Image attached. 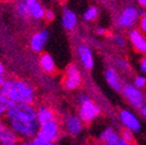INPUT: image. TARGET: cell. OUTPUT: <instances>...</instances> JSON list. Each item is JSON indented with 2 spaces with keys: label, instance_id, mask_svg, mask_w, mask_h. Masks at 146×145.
I'll list each match as a JSON object with an SVG mask.
<instances>
[{
  "label": "cell",
  "instance_id": "52a82bcc",
  "mask_svg": "<svg viewBox=\"0 0 146 145\" xmlns=\"http://www.w3.org/2000/svg\"><path fill=\"white\" fill-rule=\"evenodd\" d=\"M82 82V78L80 74V71L76 64H70L65 71L64 84L67 89H77L80 87Z\"/></svg>",
  "mask_w": 146,
  "mask_h": 145
},
{
  "label": "cell",
  "instance_id": "8d00e7d4",
  "mask_svg": "<svg viewBox=\"0 0 146 145\" xmlns=\"http://www.w3.org/2000/svg\"><path fill=\"white\" fill-rule=\"evenodd\" d=\"M20 145H33V144H31V142H29V140H26V142H22Z\"/></svg>",
  "mask_w": 146,
  "mask_h": 145
},
{
  "label": "cell",
  "instance_id": "836d02e7",
  "mask_svg": "<svg viewBox=\"0 0 146 145\" xmlns=\"http://www.w3.org/2000/svg\"><path fill=\"white\" fill-rule=\"evenodd\" d=\"M4 72H5V67H4L3 63L0 62V77H3V76H4Z\"/></svg>",
  "mask_w": 146,
  "mask_h": 145
},
{
  "label": "cell",
  "instance_id": "d4e9b609",
  "mask_svg": "<svg viewBox=\"0 0 146 145\" xmlns=\"http://www.w3.org/2000/svg\"><path fill=\"white\" fill-rule=\"evenodd\" d=\"M122 139H124L125 142H127L129 144H131L132 142H133V137H132V132L131 131H129V130H123V134H122V137H121Z\"/></svg>",
  "mask_w": 146,
  "mask_h": 145
},
{
  "label": "cell",
  "instance_id": "8992f818",
  "mask_svg": "<svg viewBox=\"0 0 146 145\" xmlns=\"http://www.w3.org/2000/svg\"><path fill=\"white\" fill-rule=\"evenodd\" d=\"M122 93H123L124 98L129 101V103L133 108H136V109H141V107L144 106L145 98H144V94L141 93L140 89L136 88L131 84H126L123 87Z\"/></svg>",
  "mask_w": 146,
  "mask_h": 145
},
{
  "label": "cell",
  "instance_id": "f546056e",
  "mask_svg": "<svg viewBox=\"0 0 146 145\" xmlns=\"http://www.w3.org/2000/svg\"><path fill=\"white\" fill-rule=\"evenodd\" d=\"M117 65H118L123 71L129 70V64H127L126 62H124V61H117Z\"/></svg>",
  "mask_w": 146,
  "mask_h": 145
},
{
  "label": "cell",
  "instance_id": "ba28073f",
  "mask_svg": "<svg viewBox=\"0 0 146 145\" xmlns=\"http://www.w3.org/2000/svg\"><path fill=\"white\" fill-rule=\"evenodd\" d=\"M119 120H121L122 124L125 126L126 130H129L131 132H139L141 130L140 121L130 110H126V109L121 110L119 112Z\"/></svg>",
  "mask_w": 146,
  "mask_h": 145
},
{
  "label": "cell",
  "instance_id": "44dd1931",
  "mask_svg": "<svg viewBox=\"0 0 146 145\" xmlns=\"http://www.w3.org/2000/svg\"><path fill=\"white\" fill-rule=\"evenodd\" d=\"M12 104H13V102H11L6 96H4V95L0 96V117L6 115V113L8 112Z\"/></svg>",
  "mask_w": 146,
  "mask_h": 145
},
{
  "label": "cell",
  "instance_id": "e0dca14e",
  "mask_svg": "<svg viewBox=\"0 0 146 145\" xmlns=\"http://www.w3.org/2000/svg\"><path fill=\"white\" fill-rule=\"evenodd\" d=\"M100 139L103 142L104 145H119L121 143V137L116 134V131L111 126H108L101 132Z\"/></svg>",
  "mask_w": 146,
  "mask_h": 145
},
{
  "label": "cell",
  "instance_id": "4316f807",
  "mask_svg": "<svg viewBox=\"0 0 146 145\" xmlns=\"http://www.w3.org/2000/svg\"><path fill=\"white\" fill-rule=\"evenodd\" d=\"M139 71L143 74H146V56L139 61Z\"/></svg>",
  "mask_w": 146,
  "mask_h": 145
},
{
  "label": "cell",
  "instance_id": "5b68a950",
  "mask_svg": "<svg viewBox=\"0 0 146 145\" xmlns=\"http://www.w3.org/2000/svg\"><path fill=\"white\" fill-rule=\"evenodd\" d=\"M60 135V125L58 123V121H52L45 124L40 125L38 132L36 135V137L40 138L41 140L45 142V143H54Z\"/></svg>",
  "mask_w": 146,
  "mask_h": 145
},
{
  "label": "cell",
  "instance_id": "7402d4cb",
  "mask_svg": "<svg viewBox=\"0 0 146 145\" xmlns=\"http://www.w3.org/2000/svg\"><path fill=\"white\" fill-rule=\"evenodd\" d=\"M15 11H16V14L19 16H21V17H28L29 16L26 1H19L17 3L16 7H15Z\"/></svg>",
  "mask_w": 146,
  "mask_h": 145
},
{
  "label": "cell",
  "instance_id": "3957f363",
  "mask_svg": "<svg viewBox=\"0 0 146 145\" xmlns=\"http://www.w3.org/2000/svg\"><path fill=\"white\" fill-rule=\"evenodd\" d=\"M78 102L80 104L78 116L84 123H90L100 115L101 113L100 107L87 94L80 93L78 96Z\"/></svg>",
  "mask_w": 146,
  "mask_h": 145
},
{
  "label": "cell",
  "instance_id": "2e32d148",
  "mask_svg": "<svg viewBox=\"0 0 146 145\" xmlns=\"http://www.w3.org/2000/svg\"><path fill=\"white\" fill-rule=\"evenodd\" d=\"M78 16L70 8H65L62 15V25L66 30H73L77 27Z\"/></svg>",
  "mask_w": 146,
  "mask_h": 145
},
{
  "label": "cell",
  "instance_id": "4fadbf2b",
  "mask_svg": "<svg viewBox=\"0 0 146 145\" xmlns=\"http://www.w3.org/2000/svg\"><path fill=\"white\" fill-rule=\"evenodd\" d=\"M78 55L82 63V65L87 70H92L94 66V58H93V52L87 45L80 44L78 47Z\"/></svg>",
  "mask_w": 146,
  "mask_h": 145
},
{
  "label": "cell",
  "instance_id": "603a6c76",
  "mask_svg": "<svg viewBox=\"0 0 146 145\" xmlns=\"http://www.w3.org/2000/svg\"><path fill=\"white\" fill-rule=\"evenodd\" d=\"M136 88L138 89H143L144 87H146V77L144 76H137L135 78V85Z\"/></svg>",
  "mask_w": 146,
  "mask_h": 145
},
{
  "label": "cell",
  "instance_id": "cb8c5ba5",
  "mask_svg": "<svg viewBox=\"0 0 146 145\" xmlns=\"http://www.w3.org/2000/svg\"><path fill=\"white\" fill-rule=\"evenodd\" d=\"M114 42H115V44H116L117 47H119V48H124V47H125V44H126V41H125V39H124V36H123V35H121V34L115 35V37H114Z\"/></svg>",
  "mask_w": 146,
  "mask_h": 145
},
{
  "label": "cell",
  "instance_id": "6da1fadb",
  "mask_svg": "<svg viewBox=\"0 0 146 145\" xmlns=\"http://www.w3.org/2000/svg\"><path fill=\"white\" fill-rule=\"evenodd\" d=\"M6 124L23 138H35L40 129L37 113L33 104L13 103L5 115Z\"/></svg>",
  "mask_w": 146,
  "mask_h": 145
},
{
  "label": "cell",
  "instance_id": "f1b7e54d",
  "mask_svg": "<svg viewBox=\"0 0 146 145\" xmlns=\"http://www.w3.org/2000/svg\"><path fill=\"white\" fill-rule=\"evenodd\" d=\"M31 144L33 145H56V144H52V143H45V142H43V140H41L40 138H37V137H35V138H33V140H31Z\"/></svg>",
  "mask_w": 146,
  "mask_h": 145
},
{
  "label": "cell",
  "instance_id": "484cf974",
  "mask_svg": "<svg viewBox=\"0 0 146 145\" xmlns=\"http://www.w3.org/2000/svg\"><path fill=\"white\" fill-rule=\"evenodd\" d=\"M44 19L48 22H51L54 19V12L51 9H45V14H44Z\"/></svg>",
  "mask_w": 146,
  "mask_h": 145
},
{
  "label": "cell",
  "instance_id": "9c48e42d",
  "mask_svg": "<svg viewBox=\"0 0 146 145\" xmlns=\"http://www.w3.org/2000/svg\"><path fill=\"white\" fill-rule=\"evenodd\" d=\"M19 136H17L6 122L0 121V145H17Z\"/></svg>",
  "mask_w": 146,
  "mask_h": 145
},
{
  "label": "cell",
  "instance_id": "7a4b0ae2",
  "mask_svg": "<svg viewBox=\"0 0 146 145\" xmlns=\"http://www.w3.org/2000/svg\"><path fill=\"white\" fill-rule=\"evenodd\" d=\"M3 94L13 103L33 104L35 101V88L26 80H6L3 88Z\"/></svg>",
  "mask_w": 146,
  "mask_h": 145
},
{
  "label": "cell",
  "instance_id": "7c38bea8",
  "mask_svg": "<svg viewBox=\"0 0 146 145\" xmlns=\"http://www.w3.org/2000/svg\"><path fill=\"white\" fill-rule=\"evenodd\" d=\"M49 40V31L43 29L40 30L37 33H35L31 36V40H30V47L33 49V51L35 52H42L44 45L46 44Z\"/></svg>",
  "mask_w": 146,
  "mask_h": 145
},
{
  "label": "cell",
  "instance_id": "4dcf8cb0",
  "mask_svg": "<svg viewBox=\"0 0 146 145\" xmlns=\"http://www.w3.org/2000/svg\"><path fill=\"white\" fill-rule=\"evenodd\" d=\"M5 82H6V79H5L4 77H0V96L4 95V94H3V88H4V86H5Z\"/></svg>",
  "mask_w": 146,
  "mask_h": 145
},
{
  "label": "cell",
  "instance_id": "d590c367",
  "mask_svg": "<svg viewBox=\"0 0 146 145\" xmlns=\"http://www.w3.org/2000/svg\"><path fill=\"white\" fill-rule=\"evenodd\" d=\"M119 145H131V144H129L127 142H125L124 139H122V138H121V143H119Z\"/></svg>",
  "mask_w": 146,
  "mask_h": 145
},
{
  "label": "cell",
  "instance_id": "ffe728a7",
  "mask_svg": "<svg viewBox=\"0 0 146 145\" xmlns=\"http://www.w3.org/2000/svg\"><path fill=\"white\" fill-rule=\"evenodd\" d=\"M98 14H99V9L95 6H90L85 11L82 17L85 21H93L94 19H96Z\"/></svg>",
  "mask_w": 146,
  "mask_h": 145
},
{
  "label": "cell",
  "instance_id": "e575fe53",
  "mask_svg": "<svg viewBox=\"0 0 146 145\" xmlns=\"http://www.w3.org/2000/svg\"><path fill=\"white\" fill-rule=\"evenodd\" d=\"M98 34H99V35H103V34H106V29H104V28H100V29H98Z\"/></svg>",
  "mask_w": 146,
  "mask_h": 145
},
{
  "label": "cell",
  "instance_id": "d6a6232c",
  "mask_svg": "<svg viewBox=\"0 0 146 145\" xmlns=\"http://www.w3.org/2000/svg\"><path fill=\"white\" fill-rule=\"evenodd\" d=\"M138 5L141 6V8H146V0H139Z\"/></svg>",
  "mask_w": 146,
  "mask_h": 145
},
{
  "label": "cell",
  "instance_id": "d6986e66",
  "mask_svg": "<svg viewBox=\"0 0 146 145\" xmlns=\"http://www.w3.org/2000/svg\"><path fill=\"white\" fill-rule=\"evenodd\" d=\"M40 65L41 67L48 72V73H53L54 70H56V64H54V61L52 58V56L50 53H42L41 57H40Z\"/></svg>",
  "mask_w": 146,
  "mask_h": 145
},
{
  "label": "cell",
  "instance_id": "8fae6325",
  "mask_svg": "<svg viewBox=\"0 0 146 145\" xmlns=\"http://www.w3.org/2000/svg\"><path fill=\"white\" fill-rule=\"evenodd\" d=\"M104 77H106V80L108 82V85L110 86L115 92H122L123 90V87H124V84L122 81V78L121 76L118 74V72L116 69L114 67H108L106 70V73H104Z\"/></svg>",
  "mask_w": 146,
  "mask_h": 145
},
{
  "label": "cell",
  "instance_id": "1f68e13d",
  "mask_svg": "<svg viewBox=\"0 0 146 145\" xmlns=\"http://www.w3.org/2000/svg\"><path fill=\"white\" fill-rule=\"evenodd\" d=\"M140 114H141V116H143L144 118H146V104H144V106L141 107V109H140Z\"/></svg>",
  "mask_w": 146,
  "mask_h": 145
},
{
  "label": "cell",
  "instance_id": "83f0119b",
  "mask_svg": "<svg viewBox=\"0 0 146 145\" xmlns=\"http://www.w3.org/2000/svg\"><path fill=\"white\" fill-rule=\"evenodd\" d=\"M139 28L141 30V33H144L146 35V16H141L139 20Z\"/></svg>",
  "mask_w": 146,
  "mask_h": 145
},
{
  "label": "cell",
  "instance_id": "9a60e30c",
  "mask_svg": "<svg viewBox=\"0 0 146 145\" xmlns=\"http://www.w3.org/2000/svg\"><path fill=\"white\" fill-rule=\"evenodd\" d=\"M26 4H27V8H28V13H29L30 17H33L34 20L44 19L45 9L40 1H36V0H27Z\"/></svg>",
  "mask_w": 146,
  "mask_h": 145
},
{
  "label": "cell",
  "instance_id": "ac0fdd59",
  "mask_svg": "<svg viewBox=\"0 0 146 145\" xmlns=\"http://www.w3.org/2000/svg\"><path fill=\"white\" fill-rule=\"evenodd\" d=\"M36 113H37V120H38L40 125L57 120L56 115H54V112L50 107H46V106H41L38 109L36 110Z\"/></svg>",
  "mask_w": 146,
  "mask_h": 145
},
{
  "label": "cell",
  "instance_id": "5bb4252c",
  "mask_svg": "<svg viewBox=\"0 0 146 145\" xmlns=\"http://www.w3.org/2000/svg\"><path fill=\"white\" fill-rule=\"evenodd\" d=\"M129 39H130V42L136 50H138L139 52H143L146 55V39L144 37L143 34L139 30H137V29L130 30L129 31Z\"/></svg>",
  "mask_w": 146,
  "mask_h": 145
},
{
  "label": "cell",
  "instance_id": "277c9868",
  "mask_svg": "<svg viewBox=\"0 0 146 145\" xmlns=\"http://www.w3.org/2000/svg\"><path fill=\"white\" fill-rule=\"evenodd\" d=\"M140 20V15H139V9L135 6H126L124 7L119 14L117 15L116 19V25L119 28L123 29H129L132 28L138 21Z\"/></svg>",
  "mask_w": 146,
  "mask_h": 145
},
{
  "label": "cell",
  "instance_id": "30bf717a",
  "mask_svg": "<svg viewBox=\"0 0 146 145\" xmlns=\"http://www.w3.org/2000/svg\"><path fill=\"white\" fill-rule=\"evenodd\" d=\"M64 125L66 131L71 136H78L84 129V122L79 118V116L72 115V114H68L65 116Z\"/></svg>",
  "mask_w": 146,
  "mask_h": 145
}]
</instances>
